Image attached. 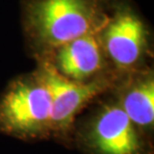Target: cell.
Returning a JSON list of instances; mask_svg holds the SVG:
<instances>
[{"mask_svg": "<svg viewBox=\"0 0 154 154\" xmlns=\"http://www.w3.org/2000/svg\"><path fill=\"white\" fill-rule=\"evenodd\" d=\"M105 56L102 42L93 31L56 48L53 62H49L66 78L88 82L104 69Z\"/></svg>", "mask_w": 154, "mask_h": 154, "instance_id": "cell-6", "label": "cell"}, {"mask_svg": "<svg viewBox=\"0 0 154 154\" xmlns=\"http://www.w3.org/2000/svg\"><path fill=\"white\" fill-rule=\"evenodd\" d=\"M35 74L50 95L51 137L70 143L78 114L97 96L104 93L111 82L106 78L88 82L73 81L61 75L49 61H44Z\"/></svg>", "mask_w": 154, "mask_h": 154, "instance_id": "cell-4", "label": "cell"}, {"mask_svg": "<svg viewBox=\"0 0 154 154\" xmlns=\"http://www.w3.org/2000/svg\"><path fill=\"white\" fill-rule=\"evenodd\" d=\"M77 145L87 154H153L144 135L116 101L100 105L74 129Z\"/></svg>", "mask_w": 154, "mask_h": 154, "instance_id": "cell-2", "label": "cell"}, {"mask_svg": "<svg viewBox=\"0 0 154 154\" xmlns=\"http://www.w3.org/2000/svg\"><path fill=\"white\" fill-rule=\"evenodd\" d=\"M0 133L24 141L51 137L50 95L36 74L15 80L2 95Z\"/></svg>", "mask_w": 154, "mask_h": 154, "instance_id": "cell-1", "label": "cell"}, {"mask_svg": "<svg viewBox=\"0 0 154 154\" xmlns=\"http://www.w3.org/2000/svg\"><path fill=\"white\" fill-rule=\"evenodd\" d=\"M106 56L118 70H134L147 48L144 25L135 15L124 12L107 25L102 43Z\"/></svg>", "mask_w": 154, "mask_h": 154, "instance_id": "cell-5", "label": "cell"}, {"mask_svg": "<svg viewBox=\"0 0 154 154\" xmlns=\"http://www.w3.org/2000/svg\"><path fill=\"white\" fill-rule=\"evenodd\" d=\"M131 122L150 138L154 128V79L147 72L131 79L116 101Z\"/></svg>", "mask_w": 154, "mask_h": 154, "instance_id": "cell-7", "label": "cell"}, {"mask_svg": "<svg viewBox=\"0 0 154 154\" xmlns=\"http://www.w3.org/2000/svg\"><path fill=\"white\" fill-rule=\"evenodd\" d=\"M95 8L93 0H36L28 8L29 24L39 44L55 50L94 31Z\"/></svg>", "mask_w": 154, "mask_h": 154, "instance_id": "cell-3", "label": "cell"}]
</instances>
